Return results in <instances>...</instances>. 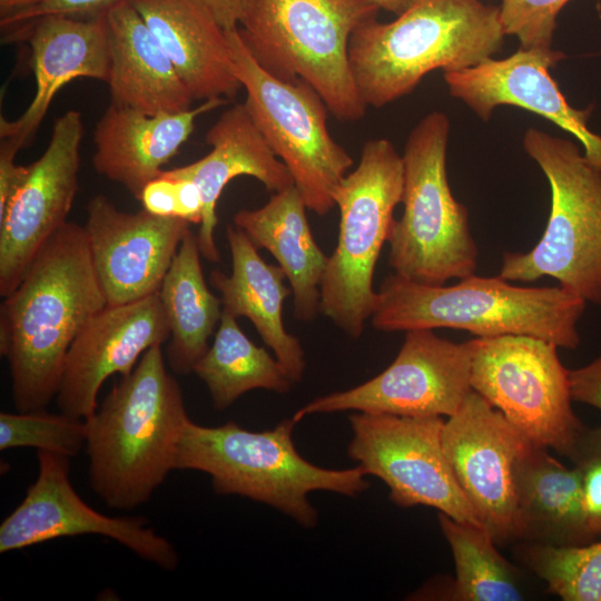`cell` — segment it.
<instances>
[{
  "label": "cell",
  "instance_id": "cell-29",
  "mask_svg": "<svg viewBox=\"0 0 601 601\" xmlns=\"http://www.w3.org/2000/svg\"><path fill=\"white\" fill-rule=\"evenodd\" d=\"M194 373L207 386L217 411L226 410L249 391L263 388L284 394L294 384L277 358L254 344L237 318L224 311L214 342Z\"/></svg>",
  "mask_w": 601,
  "mask_h": 601
},
{
  "label": "cell",
  "instance_id": "cell-41",
  "mask_svg": "<svg viewBox=\"0 0 601 601\" xmlns=\"http://www.w3.org/2000/svg\"><path fill=\"white\" fill-rule=\"evenodd\" d=\"M380 9L395 13L396 16L405 11L415 0H370Z\"/></svg>",
  "mask_w": 601,
  "mask_h": 601
},
{
  "label": "cell",
  "instance_id": "cell-33",
  "mask_svg": "<svg viewBox=\"0 0 601 601\" xmlns=\"http://www.w3.org/2000/svg\"><path fill=\"white\" fill-rule=\"evenodd\" d=\"M570 0H501L500 16L506 36L522 49L552 48L556 17Z\"/></svg>",
  "mask_w": 601,
  "mask_h": 601
},
{
  "label": "cell",
  "instance_id": "cell-34",
  "mask_svg": "<svg viewBox=\"0 0 601 601\" xmlns=\"http://www.w3.org/2000/svg\"><path fill=\"white\" fill-rule=\"evenodd\" d=\"M569 459L580 475L588 525L601 538V425L584 427Z\"/></svg>",
  "mask_w": 601,
  "mask_h": 601
},
{
  "label": "cell",
  "instance_id": "cell-17",
  "mask_svg": "<svg viewBox=\"0 0 601 601\" xmlns=\"http://www.w3.org/2000/svg\"><path fill=\"white\" fill-rule=\"evenodd\" d=\"M87 215L85 229L107 305L158 293L189 223L145 209L126 213L104 195L90 199Z\"/></svg>",
  "mask_w": 601,
  "mask_h": 601
},
{
  "label": "cell",
  "instance_id": "cell-26",
  "mask_svg": "<svg viewBox=\"0 0 601 601\" xmlns=\"http://www.w3.org/2000/svg\"><path fill=\"white\" fill-rule=\"evenodd\" d=\"M519 539L529 543L577 546L597 540L584 513L580 475L529 442L513 471Z\"/></svg>",
  "mask_w": 601,
  "mask_h": 601
},
{
  "label": "cell",
  "instance_id": "cell-13",
  "mask_svg": "<svg viewBox=\"0 0 601 601\" xmlns=\"http://www.w3.org/2000/svg\"><path fill=\"white\" fill-rule=\"evenodd\" d=\"M474 338L454 343L433 329H411L395 359L375 377L345 391L314 398L292 418L335 412L385 413L402 416H451L471 387Z\"/></svg>",
  "mask_w": 601,
  "mask_h": 601
},
{
  "label": "cell",
  "instance_id": "cell-24",
  "mask_svg": "<svg viewBox=\"0 0 601 601\" xmlns=\"http://www.w3.org/2000/svg\"><path fill=\"white\" fill-rule=\"evenodd\" d=\"M226 237L231 273L226 275L215 269L209 277L211 286L220 294L223 311L236 318H248L289 378L300 382L306 366L305 353L283 323V305L292 293L285 285V273L279 266L266 263L237 226L228 225Z\"/></svg>",
  "mask_w": 601,
  "mask_h": 601
},
{
  "label": "cell",
  "instance_id": "cell-23",
  "mask_svg": "<svg viewBox=\"0 0 601 601\" xmlns=\"http://www.w3.org/2000/svg\"><path fill=\"white\" fill-rule=\"evenodd\" d=\"M196 99H233L234 73L226 30L200 0H131Z\"/></svg>",
  "mask_w": 601,
  "mask_h": 601
},
{
  "label": "cell",
  "instance_id": "cell-19",
  "mask_svg": "<svg viewBox=\"0 0 601 601\" xmlns=\"http://www.w3.org/2000/svg\"><path fill=\"white\" fill-rule=\"evenodd\" d=\"M170 337L159 292L136 302L106 306L71 344L56 396L60 412L85 420L114 374L126 376L152 346Z\"/></svg>",
  "mask_w": 601,
  "mask_h": 601
},
{
  "label": "cell",
  "instance_id": "cell-28",
  "mask_svg": "<svg viewBox=\"0 0 601 601\" xmlns=\"http://www.w3.org/2000/svg\"><path fill=\"white\" fill-rule=\"evenodd\" d=\"M200 256L197 236L189 229L159 289L170 328L167 359L177 374L194 372L223 314L220 297L205 280Z\"/></svg>",
  "mask_w": 601,
  "mask_h": 601
},
{
  "label": "cell",
  "instance_id": "cell-5",
  "mask_svg": "<svg viewBox=\"0 0 601 601\" xmlns=\"http://www.w3.org/2000/svg\"><path fill=\"white\" fill-rule=\"evenodd\" d=\"M290 417L274 428L253 432L235 422L204 426L191 420L183 432L176 470H193L210 476L217 494L239 495L267 504L303 528L318 523V512L308 496L328 491L355 497L370 487L364 470L317 466L296 450Z\"/></svg>",
  "mask_w": 601,
  "mask_h": 601
},
{
  "label": "cell",
  "instance_id": "cell-35",
  "mask_svg": "<svg viewBox=\"0 0 601 601\" xmlns=\"http://www.w3.org/2000/svg\"><path fill=\"white\" fill-rule=\"evenodd\" d=\"M131 0H38L23 9L0 16L2 30L18 33L35 21L50 16L70 18H97L106 16L115 7ZM10 32V31H9Z\"/></svg>",
  "mask_w": 601,
  "mask_h": 601
},
{
  "label": "cell",
  "instance_id": "cell-1",
  "mask_svg": "<svg viewBox=\"0 0 601 601\" xmlns=\"http://www.w3.org/2000/svg\"><path fill=\"white\" fill-rule=\"evenodd\" d=\"M0 307V353L17 412L56 398L68 351L107 306L85 226L67 221L37 254Z\"/></svg>",
  "mask_w": 601,
  "mask_h": 601
},
{
  "label": "cell",
  "instance_id": "cell-14",
  "mask_svg": "<svg viewBox=\"0 0 601 601\" xmlns=\"http://www.w3.org/2000/svg\"><path fill=\"white\" fill-rule=\"evenodd\" d=\"M38 475L21 503L0 524V553L65 536L96 534L122 544L141 559L175 571V546L141 516H109L88 505L70 482L69 456L39 450Z\"/></svg>",
  "mask_w": 601,
  "mask_h": 601
},
{
  "label": "cell",
  "instance_id": "cell-18",
  "mask_svg": "<svg viewBox=\"0 0 601 601\" xmlns=\"http://www.w3.org/2000/svg\"><path fill=\"white\" fill-rule=\"evenodd\" d=\"M565 58L553 48L522 49L503 58H490L474 67L444 72L452 97L464 102L482 121L494 109L508 105L534 112L577 138L584 156L601 166V136L589 127L593 106L573 108L550 70Z\"/></svg>",
  "mask_w": 601,
  "mask_h": 601
},
{
  "label": "cell",
  "instance_id": "cell-42",
  "mask_svg": "<svg viewBox=\"0 0 601 601\" xmlns=\"http://www.w3.org/2000/svg\"><path fill=\"white\" fill-rule=\"evenodd\" d=\"M38 0H0V16L23 9Z\"/></svg>",
  "mask_w": 601,
  "mask_h": 601
},
{
  "label": "cell",
  "instance_id": "cell-6",
  "mask_svg": "<svg viewBox=\"0 0 601 601\" xmlns=\"http://www.w3.org/2000/svg\"><path fill=\"white\" fill-rule=\"evenodd\" d=\"M370 0H255L238 31L256 61L284 80L303 79L339 121L364 117L348 56L353 32L376 19Z\"/></svg>",
  "mask_w": 601,
  "mask_h": 601
},
{
  "label": "cell",
  "instance_id": "cell-32",
  "mask_svg": "<svg viewBox=\"0 0 601 601\" xmlns=\"http://www.w3.org/2000/svg\"><path fill=\"white\" fill-rule=\"evenodd\" d=\"M86 443L85 420L46 410L0 413V450L36 447L76 456Z\"/></svg>",
  "mask_w": 601,
  "mask_h": 601
},
{
  "label": "cell",
  "instance_id": "cell-22",
  "mask_svg": "<svg viewBox=\"0 0 601 601\" xmlns=\"http://www.w3.org/2000/svg\"><path fill=\"white\" fill-rule=\"evenodd\" d=\"M227 100L207 99L186 111L156 115L110 104L93 131V168L139 199L145 185L159 176L193 134L196 119Z\"/></svg>",
  "mask_w": 601,
  "mask_h": 601
},
{
  "label": "cell",
  "instance_id": "cell-36",
  "mask_svg": "<svg viewBox=\"0 0 601 601\" xmlns=\"http://www.w3.org/2000/svg\"><path fill=\"white\" fill-rule=\"evenodd\" d=\"M148 213L159 217H176V183L162 171L147 183L139 199Z\"/></svg>",
  "mask_w": 601,
  "mask_h": 601
},
{
  "label": "cell",
  "instance_id": "cell-39",
  "mask_svg": "<svg viewBox=\"0 0 601 601\" xmlns=\"http://www.w3.org/2000/svg\"><path fill=\"white\" fill-rule=\"evenodd\" d=\"M170 178H173L176 183V199H177L176 217L181 218L188 221L189 224L190 223L200 224L203 219V210H204V203H203L200 189L194 181L189 179L175 178V177H170Z\"/></svg>",
  "mask_w": 601,
  "mask_h": 601
},
{
  "label": "cell",
  "instance_id": "cell-7",
  "mask_svg": "<svg viewBox=\"0 0 601 601\" xmlns=\"http://www.w3.org/2000/svg\"><path fill=\"white\" fill-rule=\"evenodd\" d=\"M522 141L549 181L551 209L538 244L528 253H505L499 276L525 283L549 276L601 305V166L574 141L538 128L525 130Z\"/></svg>",
  "mask_w": 601,
  "mask_h": 601
},
{
  "label": "cell",
  "instance_id": "cell-38",
  "mask_svg": "<svg viewBox=\"0 0 601 601\" xmlns=\"http://www.w3.org/2000/svg\"><path fill=\"white\" fill-rule=\"evenodd\" d=\"M19 149L7 140L0 142V215L29 174V165L14 162Z\"/></svg>",
  "mask_w": 601,
  "mask_h": 601
},
{
  "label": "cell",
  "instance_id": "cell-16",
  "mask_svg": "<svg viewBox=\"0 0 601 601\" xmlns=\"http://www.w3.org/2000/svg\"><path fill=\"white\" fill-rule=\"evenodd\" d=\"M81 114L56 119L50 141L0 215V295L18 286L47 242L67 223L78 193Z\"/></svg>",
  "mask_w": 601,
  "mask_h": 601
},
{
  "label": "cell",
  "instance_id": "cell-40",
  "mask_svg": "<svg viewBox=\"0 0 601 601\" xmlns=\"http://www.w3.org/2000/svg\"><path fill=\"white\" fill-rule=\"evenodd\" d=\"M227 31L239 27L255 0H200Z\"/></svg>",
  "mask_w": 601,
  "mask_h": 601
},
{
  "label": "cell",
  "instance_id": "cell-2",
  "mask_svg": "<svg viewBox=\"0 0 601 601\" xmlns=\"http://www.w3.org/2000/svg\"><path fill=\"white\" fill-rule=\"evenodd\" d=\"M189 421L161 345L152 346L85 418L91 490L114 510L145 504L176 470Z\"/></svg>",
  "mask_w": 601,
  "mask_h": 601
},
{
  "label": "cell",
  "instance_id": "cell-37",
  "mask_svg": "<svg viewBox=\"0 0 601 601\" xmlns=\"http://www.w3.org/2000/svg\"><path fill=\"white\" fill-rule=\"evenodd\" d=\"M572 401L601 411V354L585 366L569 370Z\"/></svg>",
  "mask_w": 601,
  "mask_h": 601
},
{
  "label": "cell",
  "instance_id": "cell-27",
  "mask_svg": "<svg viewBox=\"0 0 601 601\" xmlns=\"http://www.w3.org/2000/svg\"><path fill=\"white\" fill-rule=\"evenodd\" d=\"M306 209L294 185L273 193L264 206L240 209L233 218L257 249H267L277 260L290 284L295 318L302 322L313 321L321 312V284L328 260L314 239Z\"/></svg>",
  "mask_w": 601,
  "mask_h": 601
},
{
  "label": "cell",
  "instance_id": "cell-30",
  "mask_svg": "<svg viewBox=\"0 0 601 601\" xmlns=\"http://www.w3.org/2000/svg\"><path fill=\"white\" fill-rule=\"evenodd\" d=\"M439 524L455 563L451 600H523L518 572L497 552L496 543L483 526L457 521L441 512Z\"/></svg>",
  "mask_w": 601,
  "mask_h": 601
},
{
  "label": "cell",
  "instance_id": "cell-25",
  "mask_svg": "<svg viewBox=\"0 0 601 601\" xmlns=\"http://www.w3.org/2000/svg\"><path fill=\"white\" fill-rule=\"evenodd\" d=\"M111 104L149 115L190 109L194 98L131 2L107 12Z\"/></svg>",
  "mask_w": 601,
  "mask_h": 601
},
{
  "label": "cell",
  "instance_id": "cell-12",
  "mask_svg": "<svg viewBox=\"0 0 601 601\" xmlns=\"http://www.w3.org/2000/svg\"><path fill=\"white\" fill-rule=\"evenodd\" d=\"M348 420V456L387 485L391 501L401 508H434L482 526L445 456L443 417L355 412Z\"/></svg>",
  "mask_w": 601,
  "mask_h": 601
},
{
  "label": "cell",
  "instance_id": "cell-31",
  "mask_svg": "<svg viewBox=\"0 0 601 601\" xmlns=\"http://www.w3.org/2000/svg\"><path fill=\"white\" fill-rule=\"evenodd\" d=\"M523 562L564 601H601V541L577 546L529 543Z\"/></svg>",
  "mask_w": 601,
  "mask_h": 601
},
{
  "label": "cell",
  "instance_id": "cell-3",
  "mask_svg": "<svg viewBox=\"0 0 601 601\" xmlns=\"http://www.w3.org/2000/svg\"><path fill=\"white\" fill-rule=\"evenodd\" d=\"M505 36L500 7L415 0L391 22L361 24L349 40V63L366 106L380 108L410 95L433 70L459 71L493 58Z\"/></svg>",
  "mask_w": 601,
  "mask_h": 601
},
{
  "label": "cell",
  "instance_id": "cell-8",
  "mask_svg": "<svg viewBox=\"0 0 601 601\" xmlns=\"http://www.w3.org/2000/svg\"><path fill=\"white\" fill-rule=\"evenodd\" d=\"M449 135L447 115L431 111L411 130L402 155L404 209L388 236V265L401 278L423 285L467 277L477 266L469 210L447 179Z\"/></svg>",
  "mask_w": 601,
  "mask_h": 601
},
{
  "label": "cell",
  "instance_id": "cell-9",
  "mask_svg": "<svg viewBox=\"0 0 601 601\" xmlns=\"http://www.w3.org/2000/svg\"><path fill=\"white\" fill-rule=\"evenodd\" d=\"M403 183L402 155L388 139L374 138L333 195L339 230L321 284V312L352 338L363 334L377 302L374 270L402 201Z\"/></svg>",
  "mask_w": 601,
  "mask_h": 601
},
{
  "label": "cell",
  "instance_id": "cell-15",
  "mask_svg": "<svg viewBox=\"0 0 601 601\" xmlns=\"http://www.w3.org/2000/svg\"><path fill=\"white\" fill-rule=\"evenodd\" d=\"M530 441L475 391L444 422L442 445L481 525L496 544L519 539L513 471Z\"/></svg>",
  "mask_w": 601,
  "mask_h": 601
},
{
  "label": "cell",
  "instance_id": "cell-21",
  "mask_svg": "<svg viewBox=\"0 0 601 601\" xmlns=\"http://www.w3.org/2000/svg\"><path fill=\"white\" fill-rule=\"evenodd\" d=\"M206 142L211 150L203 158L164 173L194 181L200 189L204 210L197 235L200 254L209 262L220 259L214 231L216 206L226 185L239 176H250L276 193L294 186L285 164L274 154L244 104L225 110L208 129Z\"/></svg>",
  "mask_w": 601,
  "mask_h": 601
},
{
  "label": "cell",
  "instance_id": "cell-11",
  "mask_svg": "<svg viewBox=\"0 0 601 601\" xmlns=\"http://www.w3.org/2000/svg\"><path fill=\"white\" fill-rule=\"evenodd\" d=\"M471 387L531 443L571 455L584 425L558 346L525 335L475 337Z\"/></svg>",
  "mask_w": 601,
  "mask_h": 601
},
{
  "label": "cell",
  "instance_id": "cell-20",
  "mask_svg": "<svg viewBox=\"0 0 601 601\" xmlns=\"http://www.w3.org/2000/svg\"><path fill=\"white\" fill-rule=\"evenodd\" d=\"M27 33L31 49L35 96L14 120L0 119V139L19 150L28 146L58 91L77 78L108 81L110 70L106 16L41 18L17 35Z\"/></svg>",
  "mask_w": 601,
  "mask_h": 601
},
{
  "label": "cell",
  "instance_id": "cell-4",
  "mask_svg": "<svg viewBox=\"0 0 601 601\" xmlns=\"http://www.w3.org/2000/svg\"><path fill=\"white\" fill-rule=\"evenodd\" d=\"M371 316L382 332L453 328L476 337L525 335L558 347L580 345L578 322L587 302L558 287H522L470 275L452 286L423 285L388 275Z\"/></svg>",
  "mask_w": 601,
  "mask_h": 601
},
{
  "label": "cell",
  "instance_id": "cell-10",
  "mask_svg": "<svg viewBox=\"0 0 601 601\" xmlns=\"http://www.w3.org/2000/svg\"><path fill=\"white\" fill-rule=\"evenodd\" d=\"M226 33L250 117L289 170L307 208L321 216L328 214L335 206L334 191L349 173L353 159L329 134L324 100L305 80L284 81L266 71L249 52L238 28Z\"/></svg>",
  "mask_w": 601,
  "mask_h": 601
}]
</instances>
